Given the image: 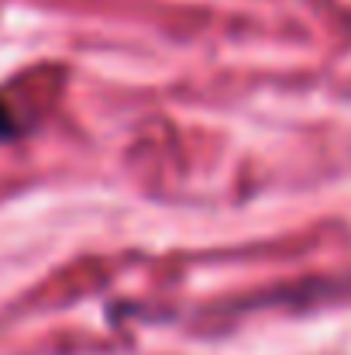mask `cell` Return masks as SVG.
I'll return each instance as SVG.
<instances>
[{
    "label": "cell",
    "instance_id": "6da1fadb",
    "mask_svg": "<svg viewBox=\"0 0 351 355\" xmlns=\"http://www.w3.org/2000/svg\"><path fill=\"white\" fill-rule=\"evenodd\" d=\"M24 135V121L10 111V104L0 97V141H14Z\"/></svg>",
    "mask_w": 351,
    "mask_h": 355
}]
</instances>
